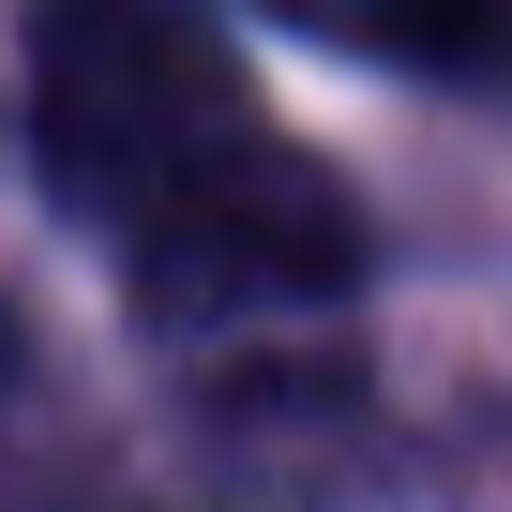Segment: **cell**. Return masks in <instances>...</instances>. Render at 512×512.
I'll return each mask as SVG.
<instances>
[{"label": "cell", "mask_w": 512, "mask_h": 512, "mask_svg": "<svg viewBox=\"0 0 512 512\" xmlns=\"http://www.w3.org/2000/svg\"><path fill=\"white\" fill-rule=\"evenodd\" d=\"M256 136L272 121L196 0H31V166L76 226L121 241Z\"/></svg>", "instance_id": "6da1fadb"}, {"label": "cell", "mask_w": 512, "mask_h": 512, "mask_svg": "<svg viewBox=\"0 0 512 512\" xmlns=\"http://www.w3.org/2000/svg\"><path fill=\"white\" fill-rule=\"evenodd\" d=\"M121 302H136V332H166V347L256 362V347H287V332H317V317L362 302V196H347L317 151L256 136V151H226L196 196H166L151 226H121Z\"/></svg>", "instance_id": "7a4b0ae2"}, {"label": "cell", "mask_w": 512, "mask_h": 512, "mask_svg": "<svg viewBox=\"0 0 512 512\" xmlns=\"http://www.w3.org/2000/svg\"><path fill=\"white\" fill-rule=\"evenodd\" d=\"M347 61H407V76H512V0H256Z\"/></svg>", "instance_id": "3957f363"}, {"label": "cell", "mask_w": 512, "mask_h": 512, "mask_svg": "<svg viewBox=\"0 0 512 512\" xmlns=\"http://www.w3.org/2000/svg\"><path fill=\"white\" fill-rule=\"evenodd\" d=\"M0 377H16V317H0Z\"/></svg>", "instance_id": "277c9868"}]
</instances>
